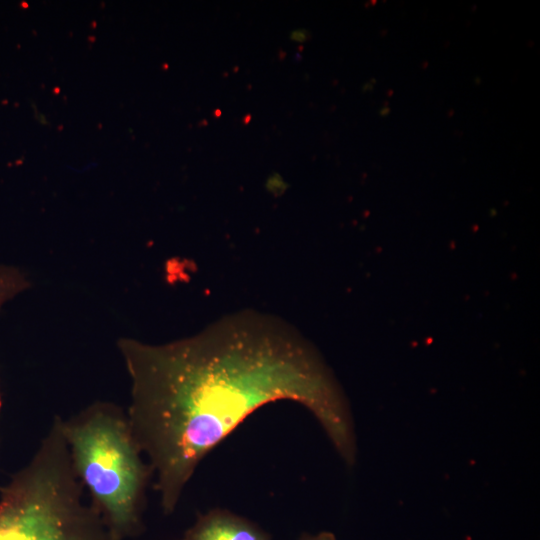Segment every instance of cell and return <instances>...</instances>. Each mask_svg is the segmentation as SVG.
I'll use <instances>...</instances> for the list:
<instances>
[{
  "label": "cell",
  "mask_w": 540,
  "mask_h": 540,
  "mask_svg": "<svg viewBox=\"0 0 540 540\" xmlns=\"http://www.w3.org/2000/svg\"><path fill=\"white\" fill-rule=\"evenodd\" d=\"M183 540H270L269 534L253 522L223 509L201 515Z\"/></svg>",
  "instance_id": "cell-4"
},
{
  "label": "cell",
  "mask_w": 540,
  "mask_h": 540,
  "mask_svg": "<svg viewBox=\"0 0 540 540\" xmlns=\"http://www.w3.org/2000/svg\"><path fill=\"white\" fill-rule=\"evenodd\" d=\"M250 119H251L250 115H247V116L245 117V119H244V120H245V123L247 124V123L249 122Z\"/></svg>",
  "instance_id": "cell-6"
},
{
  "label": "cell",
  "mask_w": 540,
  "mask_h": 540,
  "mask_svg": "<svg viewBox=\"0 0 540 540\" xmlns=\"http://www.w3.org/2000/svg\"><path fill=\"white\" fill-rule=\"evenodd\" d=\"M215 114H216L217 117H219L220 114H221V111L217 109V110L215 111Z\"/></svg>",
  "instance_id": "cell-7"
},
{
  "label": "cell",
  "mask_w": 540,
  "mask_h": 540,
  "mask_svg": "<svg viewBox=\"0 0 540 540\" xmlns=\"http://www.w3.org/2000/svg\"><path fill=\"white\" fill-rule=\"evenodd\" d=\"M0 540H124L86 500L60 417L31 460L0 489Z\"/></svg>",
  "instance_id": "cell-2"
},
{
  "label": "cell",
  "mask_w": 540,
  "mask_h": 540,
  "mask_svg": "<svg viewBox=\"0 0 540 540\" xmlns=\"http://www.w3.org/2000/svg\"><path fill=\"white\" fill-rule=\"evenodd\" d=\"M128 421L172 513L200 461L252 412L277 400L306 407L349 466L356 457L346 399L316 350L283 320L248 310L185 339H124Z\"/></svg>",
  "instance_id": "cell-1"
},
{
  "label": "cell",
  "mask_w": 540,
  "mask_h": 540,
  "mask_svg": "<svg viewBox=\"0 0 540 540\" xmlns=\"http://www.w3.org/2000/svg\"><path fill=\"white\" fill-rule=\"evenodd\" d=\"M300 540H336V537L333 533L324 531L316 535H304Z\"/></svg>",
  "instance_id": "cell-5"
},
{
  "label": "cell",
  "mask_w": 540,
  "mask_h": 540,
  "mask_svg": "<svg viewBox=\"0 0 540 540\" xmlns=\"http://www.w3.org/2000/svg\"><path fill=\"white\" fill-rule=\"evenodd\" d=\"M61 430L93 504L118 535L133 534L151 468L142 461L127 414L115 404L96 402L69 420L61 418Z\"/></svg>",
  "instance_id": "cell-3"
}]
</instances>
